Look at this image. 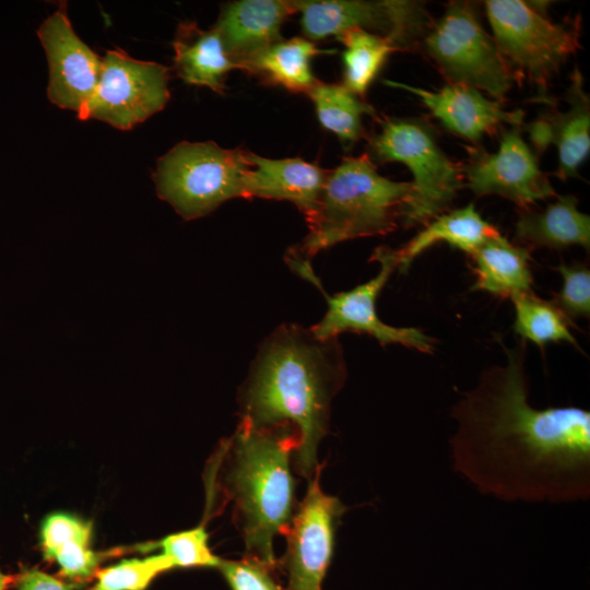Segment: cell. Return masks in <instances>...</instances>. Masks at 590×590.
I'll return each instance as SVG.
<instances>
[{"label": "cell", "mask_w": 590, "mask_h": 590, "mask_svg": "<svg viewBox=\"0 0 590 590\" xmlns=\"http://www.w3.org/2000/svg\"><path fill=\"white\" fill-rule=\"evenodd\" d=\"M505 363L484 370L452 408L455 471L506 502L570 503L590 496V412L529 403L526 341L502 344Z\"/></svg>", "instance_id": "obj_1"}, {"label": "cell", "mask_w": 590, "mask_h": 590, "mask_svg": "<svg viewBox=\"0 0 590 590\" xmlns=\"http://www.w3.org/2000/svg\"><path fill=\"white\" fill-rule=\"evenodd\" d=\"M346 379L338 338L287 323L263 342L239 392L240 421L255 427L292 426L299 439L296 472L310 480L329 429L331 402Z\"/></svg>", "instance_id": "obj_2"}, {"label": "cell", "mask_w": 590, "mask_h": 590, "mask_svg": "<svg viewBox=\"0 0 590 590\" xmlns=\"http://www.w3.org/2000/svg\"><path fill=\"white\" fill-rule=\"evenodd\" d=\"M298 444L292 426L255 427L239 422L220 450L222 489L233 506L244 556L275 569L274 538L285 532L296 508L291 461Z\"/></svg>", "instance_id": "obj_3"}, {"label": "cell", "mask_w": 590, "mask_h": 590, "mask_svg": "<svg viewBox=\"0 0 590 590\" xmlns=\"http://www.w3.org/2000/svg\"><path fill=\"white\" fill-rule=\"evenodd\" d=\"M411 193V181L381 176L368 154L343 157L329 170L316 216L298 249L300 258L307 260L342 241L391 233Z\"/></svg>", "instance_id": "obj_4"}, {"label": "cell", "mask_w": 590, "mask_h": 590, "mask_svg": "<svg viewBox=\"0 0 590 590\" xmlns=\"http://www.w3.org/2000/svg\"><path fill=\"white\" fill-rule=\"evenodd\" d=\"M368 143L371 161L401 163L412 174V193L400 220L403 226H424L449 211L464 180L461 164L442 151L432 123L423 118L386 117Z\"/></svg>", "instance_id": "obj_5"}, {"label": "cell", "mask_w": 590, "mask_h": 590, "mask_svg": "<svg viewBox=\"0 0 590 590\" xmlns=\"http://www.w3.org/2000/svg\"><path fill=\"white\" fill-rule=\"evenodd\" d=\"M542 1L487 0L485 14L492 36L518 78L539 90L538 99H550L547 86L579 45V22L555 23Z\"/></svg>", "instance_id": "obj_6"}, {"label": "cell", "mask_w": 590, "mask_h": 590, "mask_svg": "<svg viewBox=\"0 0 590 590\" xmlns=\"http://www.w3.org/2000/svg\"><path fill=\"white\" fill-rule=\"evenodd\" d=\"M420 48L448 83L476 88L502 103L519 79L470 1L448 2Z\"/></svg>", "instance_id": "obj_7"}, {"label": "cell", "mask_w": 590, "mask_h": 590, "mask_svg": "<svg viewBox=\"0 0 590 590\" xmlns=\"http://www.w3.org/2000/svg\"><path fill=\"white\" fill-rule=\"evenodd\" d=\"M250 167L245 150L184 141L157 161L153 179L160 199L190 221L210 214L229 199L244 198V179Z\"/></svg>", "instance_id": "obj_8"}, {"label": "cell", "mask_w": 590, "mask_h": 590, "mask_svg": "<svg viewBox=\"0 0 590 590\" xmlns=\"http://www.w3.org/2000/svg\"><path fill=\"white\" fill-rule=\"evenodd\" d=\"M300 25L309 40L364 30L390 39L399 51L418 48L433 23L422 1L295 0Z\"/></svg>", "instance_id": "obj_9"}, {"label": "cell", "mask_w": 590, "mask_h": 590, "mask_svg": "<svg viewBox=\"0 0 590 590\" xmlns=\"http://www.w3.org/2000/svg\"><path fill=\"white\" fill-rule=\"evenodd\" d=\"M168 81L167 67L133 59L120 49L107 50L97 85L78 117L129 130L165 107Z\"/></svg>", "instance_id": "obj_10"}, {"label": "cell", "mask_w": 590, "mask_h": 590, "mask_svg": "<svg viewBox=\"0 0 590 590\" xmlns=\"http://www.w3.org/2000/svg\"><path fill=\"white\" fill-rule=\"evenodd\" d=\"M321 471L320 464L283 533L286 550L280 563L287 574L288 590H321L333 555L335 531L347 510L338 497L322 491Z\"/></svg>", "instance_id": "obj_11"}, {"label": "cell", "mask_w": 590, "mask_h": 590, "mask_svg": "<svg viewBox=\"0 0 590 590\" xmlns=\"http://www.w3.org/2000/svg\"><path fill=\"white\" fill-rule=\"evenodd\" d=\"M521 134L522 126L502 128L497 151L467 148L468 160L461 169L464 186L476 197L497 194L524 209L556 194Z\"/></svg>", "instance_id": "obj_12"}, {"label": "cell", "mask_w": 590, "mask_h": 590, "mask_svg": "<svg viewBox=\"0 0 590 590\" xmlns=\"http://www.w3.org/2000/svg\"><path fill=\"white\" fill-rule=\"evenodd\" d=\"M373 259L380 264L379 272L369 281L350 291L329 296L323 292L328 309L311 329L322 340L338 338L343 332L366 333L382 346L402 344L422 353H433L435 339L416 328H399L385 323L377 314V297L392 272L398 269L393 249L379 247Z\"/></svg>", "instance_id": "obj_13"}, {"label": "cell", "mask_w": 590, "mask_h": 590, "mask_svg": "<svg viewBox=\"0 0 590 590\" xmlns=\"http://www.w3.org/2000/svg\"><path fill=\"white\" fill-rule=\"evenodd\" d=\"M37 35L48 61V99L79 114L97 85L102 58L73 31L64 1L42 23Z\"/></svg>", "instance_id": "obj_14"}, {"label": "cell", "mask_w": 590, "mask_h": 590, "mask_svg": "<svg viewBox=\"0 0 590 590\" xmlns=\"http://www.w3.org/2000/svg\"><path fill=\"white\" fill-rule=\"evenodd\" d=\"M385 83L415 95L447 130L473 145H479L484 135L493 134L504 125H523V110H507L502 102L470 86L448 83L432 91L390 80Z\"/></svg>", "instance_id": "obj_15"}, {"label": "cell", "mask_w": 590, "mask_h": 590, "mask_svg": "<svg viewBox=\"0 0 590 590\" xmlns=\"http://www.w3.org/2000/svg\"><path fill=\"white\" fill-rule=\"evenodd\" d=\"M565 101L567 108L558 110L550 98L544 103L548 110L522 125L538 156L550 145L556 148L558 167L555 175L562 180L579 177V168L590 152V99L578 67L571 72Z\"/></svg>", "instance_id": "obj_16"}, {"label": "cell", "mask_w": 590, "mask_h": 590, "mask_svg": "<svg viewBox=\"0 0 590 590\" xmlns=\"http://www.w3.org/2000/svg\"><path fill=\"white\" fill-rule=\"evenodd\" d=\"M294 13V0L233 1L223 7L213 28L228 57L243 70L247 61L282 40L281 26Z\"/></svg>", "instance_id": "obj_17"}, {"label": "cell", "mask_w": 590, "mask_h": 590, "mask_svg": "<svg viewBox=\"0 0 590 590\" xmlns=\"http://www.w3.org/2000/svg\"><path fill=\"white\" fill-rule=\"evenodd\" d=\"M251 167L244 179V198L285 200L294 203L309 225L317 213L329 175L302 158L273 160L249 152Z\"/></svg>", "instance_id": "obj_18"}, {"label": "cell", "mask_w": 590, "mask_h": 590, "mask_svg": "<svg viewBox=\"0 0 590 590\" xmlns=\"http://www.w3.org/2000/svg\"><path fill=\"white\" fill-rule=\"evenodd\" d=\"M515 240L527 250H560L570 246H590V216L578 210V199L559 196L542 210L520 209Z\"/></svg>", "instance_id": "obj_19"}, {"label": "cell", "mask_w": 590, "mask_h": 590, "mask_svg": "<svg viewBox=\"0 0 590 590\" xmlns=\"http://www.w3.org/2000/svg\"><path fill=\"white\" fill-rule=\"evenodd\" d=\"M173 47L176 74L188 84L222 94L227 73L239 69L226 54L215 30H201L194 22L178 25Z\"/></svg>", "instance_id": "obj_20"}, {"label": "cell", "mask_w": 590, "mask_h": 590, "mask_svg": "<svg viewBox=\"0 0 590 590\" xmlns=\"http://www.w3.org/2000/svg\"><path fill=\"white\" fill-rule=\"evenodd\" d=\"M499 232L476 211L473 203L449 210L429 221L403 247L394 250L398 269H409L413 260L438 243L471 255L486 239Z\"/></svg>", "instance_id": "obj_21"}, {"label": "cell", "mask_w": 590, "mask_h": 590, "mask_svg": "<svg viewBox=\"0 0 590 590\" xmlns=\"http://www.w3.org/2000/svg\"><path fill=\"white\" fill-rule=\"evenodd\" d=\"M470 256L475 273L472 290L506 297L531 291L533 280L529 250L508 241L499 233L486 239Z\"/></svg>", "instance_id": "obj_22"}, {"label": "cell", "mask_w": 590, "mask_h": 590, "mask_svg": "<svg viewBox=\"0 0 590 590\" xmlns=\"http://www.w3.org/2000/svg\"><path fill=\"white\" fill-rule=\"evenodd\" d=\"M333 50H321L307 38L293 37L269 46L243 66L262 82L280 85L292 93L308 94L319 82L310 68L311 60Z\"/></svg>", "instance_id": "obj_23"}, {"label": "cell", "mask_w": 590, "mask_h": 590, "mask_svg": "<svg viewBox=\"0 0 590 590\" xmlns=\"http://www.w3.org/2000/svg\"><path fill=\"white\" fill-rule=\"evenodd\" d=\"M308 95L321 126L347 148L364 137L363 116H375L374 107L343 84L318 82Z\"/></svg>", "instance_id": "obj_24"}, {"label": "cell", "mask_w": 590, "mask_h": 590, "mask_svg": "<svg viewBox=\"0 0 590 590\" xmlns=\"http://www.w3.org/2000/svg\"><path fill=\"white\" fill-rule=\"evenodd\" d=\"M337 39L344 46L343 85L363 98L388 56L399 49L390 39L364 30L347 31Z\"/></svg>", "instance_id": "obj_25"}, {"label": "cell", "mask_w": 590, "mask_h": 590, "mask_svg": "<svg viewBox=\"0 0 590 590\" xmlns=\"http://www.w3.org/2000/svg\"><path fill=\"white\" fill-rule=\"evenodd\" d=\"M511 299L515 307L514 330L523 341L540 347L550 342H566L578 347L568 319L552 302L538 297L531 291L514 295Z\"/></svg>", "instance_id": "obj_26"}, {"label": "cell", "mask_w": 590, "mask_h": 590, "mask_svg": "<svg viewBox=\"0 0 590 590\" xmlns=\"http://www.w3.org/2000/svg\"><path fill=\"white\" fill-rule=\"evenodd\" d=\"M173 568L163 553L123 559L97 571L96 582L90 590H145L154 578Z\"/></svg>", "instance_id": "obj_27"}, {"label": "cell", "mask_w": 590, "mask_h": 590, "mask_svg": "<svg viewBox=\"0 0 590 590\" xmlns=\"http://www.w3.org/2000/svg\"><path fill=\"white\" fill-rule=\"evenodd\" d=\"M209 535L204 524L165 536L160 545L163 554L174 568L214 567L219 568L222 558L209 547Z\"/></svg>", "instance_id": "obj_28"}, {"label": "cell", "mask_w": 590, "mask_h": 590, "mask_svg": "<svg viewBox=\"0 0 590 590\" xmlns=\"http://www.w3.org/2000/svg\"><path fill=\"white\" fill-rule=\"evenodd\" d=\"M563 278L560 291L552 302L569 320L590 315V270L585 263H562L555 268Z\"/></svg>", "instance_id": "obj_29"}, {"label": "cell", "mask_w": 590, "mask_h": 590, "mask_svg": "<svg viewBox=\"0 0 590 590\" xmlns=\"http://www.w3.org/2000/svg\"><path fill=\"white\" fill-rule=\"evenodd\" d=\"M217 569L232 590H288L278 582L275 568L252 558L223 559Z\"/></svg>", "instance_id": "obj_30"}, {"label": "cell", "mask_w": 590, "mask_h": 590, "mask_svg": "<svg viewBox=\"0 0 590 590\" xmlns=\"http://www.w3.org/2000/svg\"><path fill=\"white\" fill-rule=\"evenodd\" d=\"M92 524L69 514H52L40 527V542L45 557L50 558L62 545L71 542L90 543Z\"/></svg>", "instance_id": "obj_31"}, {"label": "cell", "mask_w": 590, "mask_h": 590, "mask_svg": "<svg viewBox=\"0 0 590 590\" xmlns=\"http://www.w3.org/2000/svg\"><path fill=\"white\" fill-rule=\"evenodd\" d=\"M51 559L58 563L64 576L86 578L95 571L101 558L90 543L71 542L58 548Z\"/></svg>", "instance_id": "obj_32"}, {"label": "cell", "mask_w": 590, "mask_h": 590, "mask_svg": "<svg viewBox=\"0 0 590 590\" xmlns=\"http://www.w3.org/2000/svg\"><path fill=\"white\" fill-rule=\"evenodd\" d=\"M19 590H72L57 578L37 569L24 571L17 580Z\"/></svg>", "instance_id": "obj_33"}, {"label": "cell", "mask_w": 590, "mask_h": 590, "mask_svg": "<svg viewBox=\"0 0 590 590\" xmlns=\"http://www.w3.org/2000/svg\"><path fill=\"white\" fill-rule=\"evenodd\" d=\"M9 582V578L0 571V590H4Z\"/></svg>", "instance_id": "obj_34"}]
</instances>
